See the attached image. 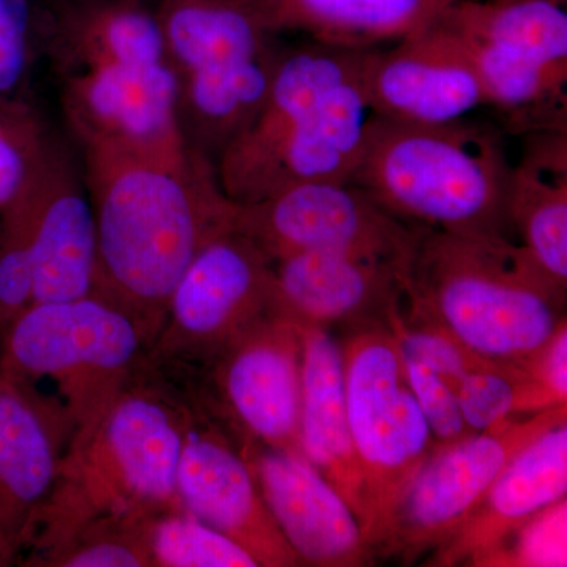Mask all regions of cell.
<instances>
[{"mask_svg":"<svg viewBox=\"0 0 567 567\" xmlns=\"http://www.w3.org/2000/svg\"><path fill=\"white\" fill-rule=\"evenodd\" d=\"M513 167L502 134L487 123L416 125L375 115L350 183L402 221L505 245L516 244Z\"/></svg>","mask_w":567,"mask_h":567,"instance_id":"obj_3","label":"cell"},{"mask_svg":"<svg viewBox=\"0 0 567 567\" xmlns=\"http://www.w3.org/2000/svg\"><path fill=\"white\" fill-rule=\"evenodd\" d=\"M278 315L298 324L390 327L402 311L399 267L336 252H301L274 264Z\"/></svg>","mask_w":567,"mask_h":567,"instance_id":"obj_16","label":"cell"},{"mask_svg":"<svg viewBox=\"0 0 567 567\" xmlns=\"http://www.w3.org/2000/svg\"><path fill=\"white\" fill-rule=\"evenodd\" d=\"M401 352L406 380L435 442L440 446H447L475 435L477 431L466 423L456 395L442 377L420 354L402 346Z\"/></svg>","mask_w":567,"mask_h":567,"instance_id":"obj_30","label":"cell"},{"mask_svg":"<svg viewBox=\"0 0 567 567\" xmlns=\"http://www.w3.org/2000/svg\"><path fill=\"white\" fill-rule=\"evenodd\" d=\"M470 566L566 567V496L522 522L494 547L473 559Z\"/></svg>","mask_w":567,"mask_h":567,"instance_id":"obj_28","label":"cell"},{"mask_svg":"<svg viewBox=\"0 0 567 567\" xmlns=\"http://www.w3.org/2000/svg\"><path fill=\"white\" fill-rule=\"evenodd\" d=\"M62 458L37 410L0 380V566L13 565L28 550Z\"/></svg>","mask_w":567,"mask_h":567,"instance_id":"obj_19","label":"cell"},{"mask_svg":"<svg viewBox=\"0 0 567 567\" xmlns=\"http://www.w3.org/2000/svg\"><path fill=\"white\" fill-rule=\"evenodd\" d=\"M567 421V402L539 413L506 417L475 435L442 446L425 462L395 506L374 558L415 565L447 543L488 487L533 440Z\"/></svg>","mask_w":567,"mask_h":567,"instance_id":"obj_10","label":"cell"},{"mask_svg":"<svg viewBox=\"0 0 567 567\" xmlns=\"http://www.w3.org/2000/svg\"><path fill=\"white\" fill-rule=\"evenodd\" d=\"M527 152L514 164L509 219L518 256L533 274L567 289L566 125L532 132Z\"/></svg>","mask_w":567,"mask_h":567,"instance_id":"obj_22","label":"cell"},{"mask_svg":"<svg viewBox=\"0 0 567 567\" xmlns=\"http://www.w3.org/2000/svg\"><path fill=\"white\" fill-rule=\"evenodd\" d=\"M33 189L32 305L91 297L99 267L95 213L85 182L58 142Z\"/></svg>","mask_w":567,"mask_h":567,"instance_id":"obj_17","label":"cell"},{"mask_svg":"<svg viewBox=\"0 0 567 567\" xmlns=\"http://www.w3.org/2000/svg\"><path fill=\"white\" fill-rule=\"evenodd\" d=\"M342 358L350 436L363 491L360 527L374 555L402 495L442 446L409 385L401 346L390 327L350 331Z\"/></svg>","mask_w":567,"mask_h":567,"instance_id":"obj_8","label":"cell"},{"mask_svg":"<svg viewBox=\"0 0 567 567\" xmlns=\"http://www.w3.org/2000/svg\"><path fill=\"white\" fill-rule=\"evenodd\" d=\"M152 566L257 567L240 544L178 509L152 517L144 528Z\"/></svg>","mask_w":567,"mask_h":567,"instance_id":"obj_25","label":"cell"},{"mask_svg":"<svg viewBox=\"0 0 567 567\" xmlns=\"http://www.w3.org/2000/svg\"><path fill=\"white\" fill-rule=\"evenodd\" d=\"M244 454L265 505L301 566L374 565L352 509L308 458L251 439L244 440Z\"/></svg>","mask_w":567,"mask_h":567,"instance_id":"obj_15","label":"cell"},{"mask_svg":"<svg viewBox=\"0 0 567 567\" xmlns=\"http://www.w3.org/2000/svg\"><path fill=\"white\" fill-rule=\"evenodd\" d=\"M234 229L274 264L293 254L336 252L401 268L421 226L402 221L352 183H303L237 204Z\"/></svg>","mask_w":567,"mask_h":567,"instance_id":"obj_11","label":"cell"},{"mask_svg":"<svg viewBox=\"0 0 567 567\" xmlns=\"http://www.w3.org/2000/svg\"><path fill=\"white\" fill-rule=\"evenodd\" d=\"M300 446L315 466L363 520V491L347 415L342 346L331 330L300 324Z\"/></svg>","mask_w":567,"mask_h":567,"instance_id":"obj_21","label":"cell"},{"mask_svg":"<svg viewBox=\"0 0 567 567\" xmlns=\"http://www.w3.org/2000/svg\"><path fill=\"white\" fill-rule=\"evenodd\" d=\"M558 402H567V323L555 331L547 344L525 368Z\"/></svg>","mask_w":567,"mask_h":567,"instance_id":"obj_31","label":"cell"},{"mask_svg":"<svg viewBox=\"0 0 567 567\" xmlns=\"http://www.w3.org/2000/svg\"><path fill=\"white\" fill-rule=\"evenodd\" d=\"M136 374L62 458L35 543H58L85 522L144 524L181 507L183 402Z\"/></svg>","mask_w":567,"mask_h":567,"instance_id":"obj_5","label":"cell"},{"mask_svg":"<svg viewBox=\"0 0 567 567\" xmlns=\"http://www.w3.org/2000/svg\"><path fill=\"white\" fill-rule=\"evenodd\" d=\"M559 2H566V0H559Z\"/></svg>","mask_w":567,"mask_h":567,"instance_id":"obj_33","label":"cell"},{"mask_svg":"<svg viewBox=\"0 0 567 567\" xmlns=\"http://www.w3.org/2000/svg\"><path fill=\"white\" fill-rule=\"evenodd\" d=\"M215 406L183 402V447L177 476L178 505L189 516L230 537L257 566H301L265 505L245 436Z\"/></svg>","mask_w":567,"mask_h":567,"instance_id":"obj_12","label":"cell"},{"mask_svg":"<svg viewBox=\"0 0 567 567\" xmlns=\"http://www.w3.org/2000/svg\"><path fill=\"white\" fill-rule=\"evenodd\" d=\"M54 145L29 99H0V213L29 188Z\"/></svg>","mask_w":567,"mask_h":567,"instance_id":"obj_26","label":"cell"},{"mask_svg":"<svg viewBox=\"0 0 567 567\" xmlns=\"http://www.w3.org/2000/svg\"><path fill=\"white\" fill-rule=\"evenodd\" d=\"M439 17L388 50L369 52L365 93L377 117L442 125L487 106L468 52Z\"/></svg>","mask_w":567,"mask_h":567,"instance_id":"obj_14","label":"cell"},{"mask_svg":"<svg viewBox=\"0 0 567 567\" xmlns=\"http://www.w3.org/2000/svg\"><path fill=\"white\" fill-rule=\"evenodd\" d=\"M369 52L312 40L284 50L256 117L215 163L233 203H259L303 183L352 181L375 118L365 93Z\"/></svg>","mask_w":567,"mask_h":567,"instance_id":"obj_2","label":"cell"},{"mask_svg":"<svg viewBox=\"0 0 567 567\" xmlns=\"http://www.w3.org/2000/svg\"><path fill=\"white\" fill-rule=\"evenodd\" d=\"M268 32L346 50H379L420 31L451 0H241Z\"/></svg>","mask_w":567,"mask_h":567,"instance_id":"obj_23","label":"cell"},{"mask_svg":"<svg viewBox=\"0 0 567 567\" xmlns=\"http://www.w3.org/2000/svg\"><path fill=\"white\" fill-rule=\"evenodd\" d=\"M40 58V0H0V99H29Z\"/></svg>","mask_w":567,"mask_h":567,"instance_id":"obj_29","label":"cell"},{"mask_svg":"<svg viewBox=\"0 0 567 567\" xmlns=\"http://www.w3.org/2000/svg\"><path fill=\"white\" fill-rule=\"evenodd\" d=\"M82 147L99 238L93 295L132 317L151 349L175 286L203 246L234 227L237 204L215 164L186 142Z\"/></svg>","mask_w":567,"mask_h":567,"instance_id":"obj_1","label":"cell"},{"mask_svg":"<svg viewBox=\"0 0 567 567\" xmlns=\"http://www.w3.org/2000/svg\"><path fill=\"white\" fill-rule=\"evenodd\" d=\"M451 2H462V0H451Z\"/></svg>","mask_w":567,"mask_h":567,"instance_id":"obj_32","label":"cell"},{"mask_svg":"<svg viewBox=\"0 0 567 567\" xmlns=\"http://www.w3.org/2000/svg\"><path fill=\"white\" fill-rule=\"evenodd\" d=\"M300 324L274 316L256 324L212 365L223 413L245 439L300 454Z\"/></svg>","mask_w":567,"mask_h":567,"instance_id":"obj_13","label":"cell"},{"mask_svg":"<svg viewBox=\"0 0 567 567\" xmlns=\"http://www.w3.org/2000/svg\"><path fill=\"white\" fill-rule=\"evenodd\" d=\"M394 333L399 344L420 354L442 377L466 423L477 432L506 417L563 404L525 369L472 352L434 324L404 319Z\"/></svg>","mask_w":567,"mask_h":567,"instance_id":"obj_20","label":"cell"},{"mask_svg":"<svg viewBox=\"0 0 567 567\" xmlns=\"http://www.w3.org/2000/svg\"><path fill=\"white\" fill-rule=\"evenodd\" d=\"M404 315L491 360L525 369L566 322V293L494 245L421 226L399 268Z\"/></svg>","mask_w":567,"mask_h":567,"instance_id":"obj_4","label":"cell"},{"mask_svg":"<svg viewBox=\"0 0 567 567\" xmlns=\"http://www.w3.org/2000/svg\"><path fill=\"white\" fill-rule=\"evenodd\" d=\"M567 494V421L533 440L496 476L480 505L424 566H470L507 533Z\"/></svg>","mask_w":567,"mask_h":567,"instance_id":"obj_18","label":"cell"},{"mask_svg":"<svg viewBox=\"0 0 567 567\" xmlns=\"http://www.w3.org/2000/svg\"><path fill=\"white\" fill-rule=\"evenodd\" d=\"M450 28L567 74L566 2L462 0L440 14Z\"/></svg>","mask_w":567,"mask_h":567,"instance_id":"obj_24","label":"cell"},{"mask_svg":"<svg viewBox=\"0 0 567 567\" xmlns=\"http://www.w3.org/2000/svg\"><path fill=\"white\" fill-rule=\"evenodd\" d=\"M147 350L132 317L96 295L32 305L7 330L0 380L37 410L65 457Z\"/></svg>","mask_w":567,"mask_h":567,"instance_id":"obj_6","label":"cell"},{"mask_svg":"<svg viewBox=\"0 0 567 567\" xmlns=\"http://www.w3.org/2000/svg\"><path fill=\"white\" fill-rule=\"evenodd\" d=\"M279 316L274 262L234 227L203 246L175 286L144 360L212 368L230 346Z\"/></svg>","mask_w":567,"mask_h":567,"instance_id":"obj_9","label":"cell"},{"mask_svg":"<svg viewBox=\"0 0 567 567\" xmlns=\"http://www.w3.org/2000/svg\"><path fill=\"white\" fill-rule=\"evenodd\" d=\"M35 178L9 208L0 213V330L3 334L32 306Z\"/></svg>","mask_w":567,"mask_h":567,"instance_id":"obj_27","label":"cell"},{"mask_svg":"<svg viewBox=\"0 0 567 567\" xmlns=\"http://www.w3.org/2000/svg\"><path fill=\"white\" fill-rule=\"evenodd\" d=\"M186 144L210 159L256 117L286 47L241 0H153Z\"/></svg>","mask_w":567,"mask_h":567,"instance_id":"obj_7","label":"cell"}]
</instances>
